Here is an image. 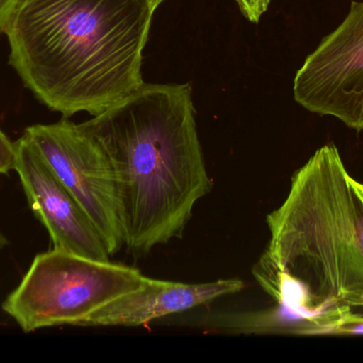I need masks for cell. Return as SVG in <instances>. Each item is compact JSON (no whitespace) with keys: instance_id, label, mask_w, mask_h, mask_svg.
Returning <instances> with one entry per match:
<instances>
[{"instance_id":"11","label":"cell","mask_w":363,"mask_h":363,"mask_svg":"<svg viewBox=\"0 0 363 363\" xmlns=\"http://www.w3.org/2000/svg\"><path fill=\"white\" fill-rule=\"evenodd\" d=\"M241 13L252 23H258L268 10L270 0H235Z\"/></svg>"},{"instance_id":"7","label":"cell","mask_w":363,"mask_h":363,"mask_svg":"<svg viewBox=\"0 0 363 363\" xmlns=\"http://www.w3.org/2000/svg\"><path fill=\"white\" fill-rule=\"evenodd\" d=\"M14 170L30 209L48 232L52 249L110 260L104 240L82 207L23 136L15 142Z\"/></svg>"},{"instance_id":"3","label":"cell","mask_w":363,"mask_h":363,"mask_svg":"<svg viewBox=\"0 0 363 363\" xmlns=\"http://www.w3.org/2000/svg\"><path fill=\"white\" fill-rule=\"evenodd\" d=\"M338 148L318 149L267 215L270 240L252 273L304 335L332 313L363 307V202Z\"/></svg>"},{"instance_id":"4","label":"cell","mask_w":363,"mask_h":363,"mask_svg":"<svg viewBox=\"0 0 363 363\" xmlns=\"http://www.w3.org/2000/svg\"><path fill=\"white\" fill-rule=\"evenodd\" d=\"M147 277L131 266L61 249L34 257L2 310L23 332L57 326L84 327L96 311L142 287Z\"/></svg>"},{"instance_id":"8","label":"cell","mask_w":363,"mask_h":363,"mask_svg":"<svg viewBox=\"0 0 363 363\" xmlns=\"http://www.w3.org/2000/svg\"><path fill=\"white\" fill-rule=\"evenodd\" d=\"M245 289L240 279L183 283L147 277L142 287L111 302L85 322L84 327H138L185 313Z\"/></svg>"},{"instance_id":"10","label":"cell","mask_w":363,"mask_h":363,"mask_svg":"<svg viewBox=\"0 0 363 363\" xmlns=\"http://www.w3.org/2000/svg\"><path fill=\"white\" fill-rule=\"evenodd\" d=\"M15 142H12L0 129V175L14 170Z\"/></svg>"},{"instance_id":"13","label":"cell","mask_w":363,"mask_h":363,"mask_svg":"<svg viewBox=\"0 0 363 363\" xmlns=\"http://www.w3.org/2000/svg\"><path fill=\"white\" fill-rule=\"evenodd\" d=\"M350 181H351L352 187L354 188V190H355L356 193L358 194V196H359L360 198H362V200L363 202V183H358L357 180H355L354 178H350Z\"/></svg>"},{"instance_id":"5","label":"cell","mask_w":363,"mask_h":363,"mask_svg":"<svg viewBox=\"0 0 363 363\" xmlns=\"http://www.w3.org/2000/svg\"><path fill=\"white\" fill-rule=\"evenodd\" d=\"M23 136L82 207L111 257L116 255L125 240L116 179L104 147L67 119L30 126Z\"/></svg>"},{"instance_id":"2","label":"cell","mask_w":363,"mask_h":363,"mask_svg":"<svg viewBox=\"0 0 363 363\" xmlns=\"http://www.w3.org/2000/svg\"><path fill=\"white\" fill-rule=\"evenodd\" d=\"M79 125L110 158L130 254L143 257L183 238L194 206L213 185L196 129L191 85L144 82Z\"/></svg>"},{"instance_id":"14","label":"cell","mask_w":363,"mask_h":363,"mask_svg":"<svg viewBox=\"0 0 363 363\" xmlns=\"http://www.w3.org/2000/svg\"><path fill=\"white\" fill-rule=\"evenodd\" d=\"M148 1L150 2L151 6H153V9L157 10V9L159 8L160 4H161L162 2L165 1V0H148Z\"/></svg>"},{"instance_id":"1","label":"cell","mask_w":363,"mask_h":363,"mask_svg":"<svg viewBox=\"0 0 363 363\" xmlns=\"http://www.w3.org/2000/svg\"><path fill=\"white\" fill-rule=\"evenodd\" d=\"M148 0H23L6 28L9 64L64 119L96 117L144 83Z\"/></svg>"},{"instance_id":"12","label":"cell","mask_w":363,"mask_h":363,"mask_svg":"<svg viewBox=\"0 0 363 363\" xmlns=\"http://www.w3.org/2000/svg\"><path fill=\"white\" fill-rule=\"evenodd\" d=\"M23 0H0V36H4L9 23Z\"/></svg>"},{"instance_id":"9","label":"cell","mask_w":363,"mask_h":363,"mask_svg":"<svg viewBox=\"0 0 363 363\" xmlns=\"http://www.w3.org/2000/svg\"><path fill=\"white\" fill-rule=\"evenodd\" d=\"M345 308L330 315L315 335H363V317Z\"/></svg>"},{"instance_id":"6","label":"cell","mask_w":363,"mask_h":363,"mask_svg":"<svg viewBox=\"0 0 363 363\" xmlns=\"http://www.w3.org/2000/svg\"><path fill=\"white\" fill-rule=\"evenodd\" d=\"M294 99L319 115L363 130V1L305 60L294 81Z\"/></svg>"}]
</instances>
